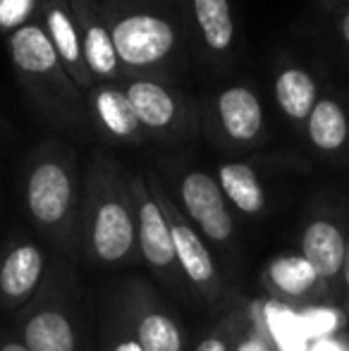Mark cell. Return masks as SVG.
I'll list each match as a JSON object with an SVG mask.
<instances>
[{"mask_svg": "<svg viewBox=\"0 0 349 351\" xmlns=\"http://www.w3.org/2000/svg\"><path fill=\"white\" fill-rule=\"evenodd\" d=\"M75 12L77 27H80L84 60L96 84H120L125 79L117 60L115 43H112L110 24L103 12V5L98 0H70Z\"/></svg>", "mask_w": 349, "mask_h": 351, "instance_id": "30bf717a", "label": "cell"}, {"mask_svg": "<svg viewBox=\"0 0 349 351\" xmlns=\"http://www.w3.org/2000/svg\"><path fill=\"white\" fill-rule=\"evenodd\" d=\"M323 3H326L328 8H337V5H345L347 0H323Z\"/></svg>", "mask_w": 349, "mask_h": 351, "instance_id": "1f68e13d", "label": "cell"}, {"mask_svg": "<svg viewBox=\"0 0 349 351\" xmlns=\"http://www.w3.org/2000/svg\"><path fill=\"white\" fill-rule=\"evenodd\" d=\"M239 351H273L270 349V344H268V339H263V337H249L247 342L239 347Z\"/></svg>", "mask_w": 349, "mask_h": 351, "instance_id": "83f0119b", "label": "cell"}, {"mask_svg": "<svg viewBox=\"0 0 349 351\" xmlns=\"http://www.w3.org/2000/svg\"><path fill=\"white\" fill-rule=\"evenodd\" d=\"M101 5L127 82H168L170 74L184 62L194 22H189L180 8L163 0H112Z\"/></svg>", "mask_w": 349, "mask_h": 351, "instance_id": "6da1fadb", "label": "cell"}, {"mask_svg": "<svg viewBox=\"0 0 349 351\" xmlns=\"http://www.w3.org/2000/svg\"><path fill=\"white\" fill-rule=\"evenodd\" d=\"M306 351H347V342L342 344L340 339H333V337H326V339H316Z\"/></svg>", "mask_w": 349, "mask_h": 351, "instance_id": "4316f807", "label": "cell"}, {"mask_svg": "<svg viewBox=\"0 0 349 351\" xmlns=\"http://www.w3.org/2000/svg\"><path fill=\"white\" fill-rule=\"evenodd\" d=\"M337 38L349 53V0L345 5H340V12H337Z\"/></svg>", "mask_w": 349, "mask_h": 351, "instance_id": "d4e9b609", "label": "cell"}, {"mask_svg": "<svg viewBox=\"0 0 349 351\" xmlns=\"http://www.w3.org/2000/svg\"><path fill=\"white\" fill-rule=\"evenodd\" d=\"M0 351H29V349L22 342H3L0 344Z\"/></svg>", "mask_w": 349, "mask_h": 351, "instance_id": "f546056e", "label": "cell"}, {"mask_svg": "<svg viewBox=\"0 0 349 351\" xmlns=\"http://www.w3.org/2000/svg\"><path fill=\"white\" fill-rule=\"evenodd\" d=\"M265 285L275 296L289 301L313 299L330 289L302 254L275 256L265 268Z\"/></svg>", "mask_w": 349, "mask_h": 351, "instance_id": "2e32d148", "label": "cell"}, {"mask_svg": "<svg viewBox=\"0 0 349 351\" xmlns=\"http://www.w3.org/2000/svg\"><path fill=\"white\" fill-rule=\"evenodd\" d=\"M347 351H349V339H347Z\"/></svg>", "mask_w": 349, "mask_h": 351, "instance_id": "d6a6232c", "label": "cell"}, {"mask_svg": "<svg viewBox=\"0 0 349 351\" xmlns=\"http://www.w3.org/2000/svg\"><path fill=\"white\" fill-rule=\"evenodd\" d=\"M180 201L184 215H189L191 225L204 237L218 244L232 239V213L213 175L204 170H186L180 180Z\"/></svg>", "mask_w": 349, "mask_h": 351, "instance_id": "9c48e42d", "label": "cell"}, {"mask_svg": "<svg viewBox=\"0 0 349 351\" xmlns=\"http://www.w3.org/2000/svg\"><path fill=\"white\" fill-rule=\"evenodd\" d=\"M342 285L349 291V237H347V256H345V268H342Z\"/></svg>", "mask_w": 349, "mask_h": 351, "instance_id": "f1b7e54d", "label": "cell"}, {"mask_svg": "<svg viewBox=\"0 0 349 351\" xmlns=\"http://www.w3.org/2000/svg\"><path fill=\"white\" fill-rule=\"evenodd\" d=\"M86 230L88 249L101 263H120L136 246L130 180L108 158H98L88 172Z\"/></svg>", "mask_w": 349, "mask_h": 351, "instance_id": "3957f363", "label": "cell"}, {"mask_svg": "<svg viewBox=\"0 0 349 351\" xmlns=\"http://www.w3.org/2000/svg\"><path fill=\"white\" fill-rule=\"evenodd\" d=\"M130 189L136 217V244L141 249V256L149 263V268H154L158 275L173 278L180 265H177L175 241L165 210L160 208L149 182L141 175L130 177Z\"/></svg>", "mask_w": 349, "mask_h": 351, "instance_id": "52a82bcc", "label": "cell"}, {"mask_svg": "<svg viewBox=\"0 0 349 351\" xmlns=\"http://www.w3.org/2000/svg\"><path fill=\"white\" fill-rule=\"evenodd\" d=\"M115 351H144V349H141L139 344H136V339H134L132 344H122V347H117Z\"/></svg>", "mask_w": 349, "mask_h": 351, "instance_id": "4dcf8cb0", "label": "cell"}, {"mask_svg": "<svg viewBox=\"0 0 349 351\" xmlns=\"http://www.w3.org/2000/svg\"><path fill=\"white\" fill-rule=\"evenodd\" d=\"M337 311L335 308H311L302 315V328L306 332L309 339H326L333 337V332H337Z\"/></svg>", "mask_w": 349, "mask_h": 351, "instance_id": "cb8c5ba5", "label": "cell"}, {"mask_svg": "<svg viewBox=\"0 0 349 351\" xmlns=\"http://www.w3.org/2000/svg\"><path fill=\"white\" fill-rule=\"evenodd\" d=\"M299 254L313 265L318 278L328 287L342 280L347 256V234L333 215H316L306 222L302 232V251Z\"/></svg>", "mask_w": 349, "mask_h": 351, "instance_id": "5bb4252c", "label": "cell"}, {"mask_svg": "<svg viewBox=\"0 0 349 351\" xmlns=\"http://www.w3.org/2000/svg\"><path fill=\"white\" fill-rule=\"evenodd\" d=\"M84 103L88 117L103 136L122 143H141L146 139L122 84H93L84 93Z\"/></svg>", "mask_w": 349, "mask_h": 351, "instance_id": "8fae6325", "label": "cell"}, {"mask_svg": "<svg viewBox=\"0 0 349 351\" xmlns=\"http://www.w3.org/2000/svg\"><path fill=\"white\" fill-rule=\"evenodd\" d=\"M265 323H268V332L275 347H280L282 351H306L304 344H306L309 337L302 328V320H294L289 313L275 308L268 313Z\"/></svg>", "mask_w": 349, "mask_h": 351, "instance_id": "7402d4cb", "label": "cell"}, {"mask_svg": "<svg viewBox=\"0 0 349 351\" xmlns=\"http://www.w3.org/2000/svg\"><path fill=\"white\" fill-rule=\"evenodd\" d=\"M136 344L144 351H182V332L168 313L149 311L136 323Z\"/></svg>", "mask_w": 349, "mask_h": 351, "instance_id": "44dd1931", "label": "cell"}, {"mask_svg": "<svg viewBox=\"0 0 349 351\" xmlns=\"http://www.w3.org/2000/svg\"><path fill=\"white\" fill-rule=\"evenodd\" d=\"M149 186L154 191V196L158 199L160 208L165 210L168 217L170 232H173L175 241V254H177V265L182 268L184 278L191 282L199 291L213 296L218 291V270H215V261L210 256L208 246L204 244L201 234L196 232V227L184 217V213L177 208V204L163 191V186L156 180H149Z\"/></svg>", "mask_w": 349, "mask_h": 351, "instance_id": "ba28073f", "label": "cell"}, {"mask_svg": "<svg viewBox=\"0 0 349 351\" xmlns=\"http://www.w3.org/2000/svg\"><path fill=\"white\" fill-rule=\"evenodd\" d=\"M191 22L201 46L208 53L228 58L234 51L237 27L230 0H191Z\"/></svg>", "mask_w": 349, "mask_h": 351, "instance_id": "ac0fdd59", "label": "cell"}, {"mask_svg": "<svg viewBox=\"0 0 349 351\" xmlns=\"http://www.w3.org/2000/svg\"><path fill=\"white\" fill-rule=\"evenodd\" d=\"M36 10H41V0H0V32L12 34L34 22Z\"/></svg>", "mask_w": 349, "mask_h": 351, "instance_id": "603a6c76", "label": "cell"}, {"mask_svg": "<svg viewBox=\"0 0 349 351\" xmlns=\"http://www.w3.org/2000/svg\"><path fill=\"white\" fill-rule=\"evenodd\" d=\"M43 251L32 241H19L5 254L0 263V294L10 304H19L41 282Z\"/></svg>", "mask_w": 349, "mask_h": 351, "instance_id": "e0dca14e", "label": "cell"}, {"mask_svg": "<svg viewBox=\"0 0 349 351\" xmlns=\"http://www.w3.org/2000/svg\"><path fill=\"white\" fill-rule=\"evenodd\" d=\"M22 344L29 351H77V335L70 318L58 308H43L27 320Z\"/></svg>", "mask_w": 349, "mask_h": 351, "instance_id": "ffe728a7", "label": "cell"}, {"mask_svg": "<svg viewBox=\"0 0 349 351\" xmlns=\"http://www.w3.org/2000/svg\"><path fill=\"white\" fill-rule=\"evenodd\" d=\"M38 12H41V24L46 29L48 38H51L65 72L86 93L96 82H93L91 72L86 67L80 27H77L70 0H41V10Z\"/></svg>", "mask_w": 349, "mask_h": 351, "instance_id": "7c38bea8", "label": "cell"}, {"mask_svg": "<svg viewBox=\"0 0 349 351\" xmlns=\"http://www.w3.org/2000/svg\"><path fill=\"white\" fill-rule=\"evenodd\" d=\"M194 351H232V349H230V344L225 342L220 335H210V337H206L204 342H199V347Z\"/></svg>", "mask_w": 349, "mask_h": 351, "instance_id": "484cf974", "label": "cell"}, {"mask_svg": "<svg viewBox=\"0 0 349 351\" xmlns=\"http://www.w3.org/2000/svg\"><path fill=\"white\" fill-rule=\"evenodd\" d=\"M106 3H112V0H106Z\"/></svg>", "mask_w": 349, "mask_h": 351, "instance_id": "836d02e7", "label": "cell"}, {"mask_svg": "<svg viewBox=\"0 0 349 351\" xmlns=\"http://www.w3.org/2000/svg\"><path fill=\"white\" fill-rule=\"evenodd\" d=\"M34 165L29 167L24 182V201L32 220L46 232H62L72 220L77 206V177L75 167L62 153L46 146Z\"/></svg>", "mask_w": 349, "mask_h": 351, "instance_id": "277c9868", "label": "cell"}, {"mask_svg": "<svg viewBox=\"0 0 349 351\" xmlns=\"http://www.w3.org/2000/svg\"><path fill=\"white\" fill-rule=\"evenodd\" d=\"M10 60L34 106L58 125H80L86 103L84 91L65 72L41 22H29L8 34Z\"/></svg>", "mask_w": 349, "mask_h": 351, "instance_id": "7a4b0ae2", "label": "cell"}, {"mask_svg": "<svg viewBox=\"0 0 349 351\" xmlns=\"http://www.w3.org/2000/svg\"><path fill=\"white\" fill-rule=\"evenodd\" d=\"M139 125L154 139H186L199 127V110L177 86L158 79H130L125 84Z\"/></svg>", "mask_w": 349, "mask_h": 351, "instance_id": "5b68a950", "label": "cell"}, {"mask_svg": "<svg viewBox=\"0 0 349 351\" xmlns=\"http://www.w3.org/2000/svg\"><path fill=\"white\" fill-rule=\"evenodd\" d=\"M306 141L318 156L340 158L349 151V96L340 88H326L313 106L306 125Z\"/></svg>", "mask_w": 349, "mask_h": 351, "instance_id": "4fadbf2b", "label": "cell"}, {"mask_svg": "<svg viewBox=\"0 0 349 351\" xmlns=\"http://www.w3.org/2000/svg\"><path fill=\"white\" fill-rule=\"evenodd\" d=\"M220 189H223L228 204L244 215H258L265 208V189L258 180L256 170L249 162H223L218 167Z\"/></svg>", "mask_w": 349, "mask_h": 351, "instance_id": "d6986e66", "label": "cell"}, {"mask_svg": "<svg viewBox=\"0 0 349 351\" xmlns=\"http://www.w3.org/2000/svg\"><path fill=\"white\" fill-rule=\"evenodd\" d=\"M321 84L309 67L292 60H282L273 74V96L278 110L292 127L304 130L313 106L321 98Z\"/></svg>", "mask_w": 349, "mask_h": 351, "instance_id": "9a60e30c", "label": "cell"}, {"mask_svg": "<svg viewBox=\"0 0 349 351\" xmlns=\"http://www.w3.org/2000/svg\"><path fill=\"white\" fill-rule=\"evenodd\" d=\"M215 141L234 148H252L265 134V112L252 84H230L220 88L201 112Z\"/></svg>", "mask_w": 349, "mask_h": 351, "instance_id": "8992f818", "label": "cell"}]
</instances>
